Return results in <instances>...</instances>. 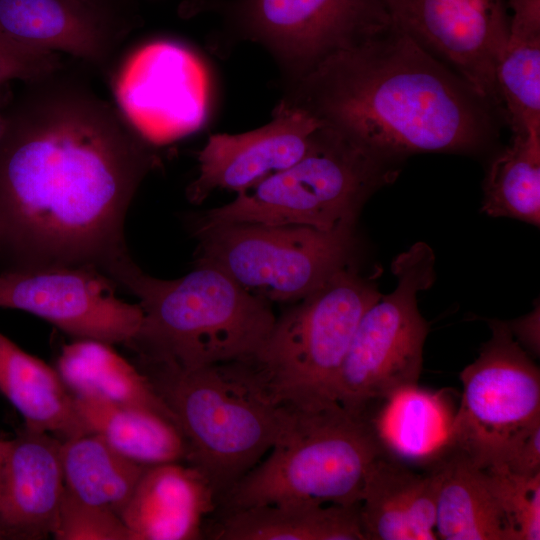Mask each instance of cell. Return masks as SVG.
<instances>
[{"label": "cell", "instance_id": "obj_20", "mask_svg": "<svg viewBox=\"0 0 540 540\" xmlns=\"http://www.w3.org/2000/svg\"><path fill=\"white\" fill-rule=\"evenodd\" d=\"M431 468L437 475L435 533L442 540H513L486 468L447 448Z\"/></svg>", "mask_w": 540, "mask_h": 540}, {"label": "cell", "instance_id": "obj_27", "mask_svg": "<svg viewBox=\"0 0 540 540\" xmlns=\"http://www.w3.org/2000/svg\"><path fill=\"white\" fill-rule=\"evenodd\" d=\"M440 398L417 386L393 395L366 418L385 449L407 458L437 459L447 448L453 418L448 419Z\"/></svg>", "mask_w": 540, "mask_h": 540}, {"label": "cell", "instance_id": "obj_8", "mask_svg": "<svg viewBox=\"0 0 540 540\" xmlns=\"http://www.w3.org/2000/svg\"><path fill=\"white\" fill-rule=\"evenodd\" d=\"M434 265L424 242L392 262L397 285L361 317L336 379L334 398L346 410L371 414L399 391L417 386L429 331L417 295L432 286Z\"/></svg>", "mask_w": 540, "mask_h": 540}, {"label": "cell", "instance_id": "obj_1", "mask_svg": "<svg viewBox=\"0 0 540 540\" xmlns=\"http://www.w3.org/2000/svg\"><path fill=\"white\" fill-rule=\"evenodd\" d=\"M54 75L25 83L8 106L0 255L8 269L87 266L109 276L130 258L125 217L154 156L118 109Z\"/></svg>", "mask_w": 540, "mask_h": 540}, {"label": "cell", "instance_id": "obj_19", "mask_svg": "<svg viewBox=\"0 0 540 540\" xmlns=\"http://www.w3.org/2000/svg\"><path fill=\"white\" fill-rule=\"evenodd\" d=\"M437 475L384 454L366 476L359 516L365 540H435Z\"/></svg>", "mask_w": 540, "mask_h": 540}, {"label": "cell", "instance_id": "obj_24", "mask_svg": "<svg viewBox=\"0 0 540 540\" xmlns=\"http://www.w3.org/2000/svg\"><path fill=\"white\" fill-rule=\"evenodd\" d=\"M56 370L73 396L152 410L175 423L147 376L111 344L76 339L62 347Z\"/></svg>", "mask_w": 540, "mask_h": 540}, {"label": "cell", "instance_id": "obj_35", "mask_svg": "<svg viewBox=\"0 0 540 540\" xmlns=\"http://www.w3.org/2000/svg\"><path fill=\"white\" fill-rule=\"evenodd\" d=\"M9 445V440L0 439V465Z\"/></svg>", "mask_w": 540, "mask_h": 540}, {"label": "cell", "instance_id": "obj_32", "mask_svg": "<svg viewBox=\"0 0 540 540\" xmlns=\"http://www.w3.org/2000/svg\"><path fill=\"white\" fill-rule=\"evenodd\" d=\"M497 467L521 476L540 474V424L520 438Z\"/></svg>", "mask_w": 540, "mask_h": 540}, {"label": "cell", "instance_id": "obj_25", "mask_svg": "<svg viewBox=\"0 0 540 540\" xmlns=\"http://www.w3.org/2000/svg\"><path fill=\"white\" fill-rule=\"evenodd\" d=\"M79 417L89 433L144 466L187 461L186 440L171 419L152 410L74 396Z\"/></svg>", "mask_w": 540, "mask_h": 540}, {"label": "cell", "instance_id": "obj_34", "mask_svg": "<svg viewBox=\"0 0 540 540\" xmlns=\"http://www.w3.org/2000/svg\"><path fill=\"white\" fill-rule=\"evenodd\" d=\"M10 84L11 83L0 86V139L6 127L7 110L12 100V98L10 97V90H9Z\"/></svg>", "mask_w": 540, "mask_h": 540}, {"label": "cell", "instance_id": "obj_6", "mask_svg": "<svg viewBox=\"0 0 540 540\" xmlns=\"http://www.w3.org/2000/svg\"><path fill=\"white\" fill-rule=\"evenodd\" d=\"M382 294L350 264L275 319L264 343L239 360L275 405L311 409L334 398L357 325Z\"/></svg>", "mask_w": 540, "mask_h": 540}, {"label": "cell", "instance_id": "obj_5", "mask_svg": "<svg viewBox=\"0 0 540 540\" xmlns=\"http://www.w3.org/2000/svg\"><path fill=\"white\" fill-rule=\"evenodd\" d=\"M384 454L372 422L337 401L290 409L268 456L218 505L223 511L285 503L357 506L371 465Z\"/></svg>", "mask_w": 540, "mask_h": 540}, {"label": "cell", "instance_id": "obj_21", "mask_svg": "<svg viewBox=\"0 0 540 540\" xmlns=\"http://www.w3.org/2000/svg\"><path fill=\"white\" fill-rule=\"evenodd\" d=\"M0 392L17 409L24 426L61 441L88 434L74 396L56 369L0 333Z\"/></svg>", "mask_w": 540, "mask_h": 540}, {"label": "cell", "instance_id": "obj_3", "mask_svg": "<svg viewBox=\"0 0 540 540\" xmlns=\"http://www.w3.org/2000/svg\"><path fill=\"white\" fill-rule=\"evenodd\" d=\"M110 278L139 300L142 321L126 345L139 361L193 369L243 360L260 348L276 319L270 302L211 265L164 280L130 258Z\"/></svg>", "mask_w": 540, "mask_h": 540}, {"label": "cell", "instance_id": "obj_31", "mask_svg": "<svg viewBox=\"0 0 540 540\" xmlns=\"http://www.w3.org/2000/svg\"><path fill=\"white\" fill-rule=\"evenodd\" d=\"M59 54L23 46L0 33V86L46 79L60 68Z\"/></svg>", "mask_w": 540, "mask_h": 540}, {"label": "cell", "instance_id": "obj_12", "mask_svg": "<svg viewBox=\"0 0 540 540\" xmlns=\"http://www.w3.org/2000/svg\"><path fill=\"white\" fill-rule=\"evenodd\" d=\"M114 286L93 267L11 268L0 273V307L34 314L76 339L127 345L143 312L116 297Z\"/></svg>", "mask_w": 540, "mask_h": 540}, {"label": "cell", "instance_id": "obj_22", "mask_svg": "<svg viewBox=\"0 0 540 540\" xmlns=\"http://www.w3.org/2000/svg\"><path fill=\"white\" fill-rule=\"evenodd\" d=\"M215 540H365L359 505L285 503L223 511Z\"/></svg>", "mask_w": 540, "mask_h": 540}, {"label": "cell", "instance_id": "obj_29", "mask_svg": "<svg viewBox=\"0 0 540 540\" xmlns=\"http://www.w3.org/2000/svg\"><path fill=\"white\" fill-rule=\"evenodd\" d=\"M486 469L504 508L513 540H539L540 474L521 476L502 467Z\"/></svg>", "mask_w": 540, "mask_h": 540}, {"label": "cell", "instance_id": "obj_9", "mask_svg": "<svg viewBox=\"0 0 540 540\" xmlns=\"http://www.w3.org/2000/svg\"><path fill=\"white\" fill-rule=\"evenodd\" d=\"M353 230L198 220L196 264L220 269L268 302H297L350 264Z\"/></svg>", "mask_w": 540, "mask_h": 540}, {"label": "cell", "instance_id": "obj_7", "mask_svg": "<svg viewBox=\"0 0 540 540\" xmlns=\"http://www.w3.org/2000/svg\"><path fill=\"white\" fill-rule=\"evenodd\" d=\"M399 164L321 124L297 162L237 192L199 221L305 225L323 231L354 226L366 200L397 177Z\"/></svg>", "mask_w": 540, "mask_h": 540}, {"label": "cell", "instance_id": "obj_18", "mask_svg": "<svg viewBox=\"0 0 540 540\" xmlns=\"http://www.w3.org/2000/svg\"><path fill=\"white\" fill-rule=\"evenodd\" d=\"M218 506L207 477L184 462L146 467L119 516L131 540L201 539Z\"/></svg>", "mask_w": 540, "mask_h": 540}, {"label": "cell", "instance_id": "obj_16", "mask_svg": "<svg viewBox=\"0 0 540 540\" xmlns=\"http://www.w3.org/2000/svg\"><path fill=\"white\" fill-rule=\"evenodd\" d=\"M62 441L24 426L0 465V540L53 536L65 489Z\"/></svg>", "mask_w": 540, "mask_h": 540}, {"label": "cell", "instance_id": "obj_14", "mask_svg": "<svg viewBox=\"0 0 540 540\" xmlns=\"http://www.w3.org/2000/svg\"><path fill=\"white\" fill-rule=\"evenodd\" d=\"M113 93L125 121L148 142H164L199 126L204 116L202 70L185 48L155 41L121 65Z\"/></svg>", "mask_w": 540, "mask_h": 540}, {"label": "cell", "instance_id": "obj_30", "mask_svg": "<svg viewBox=\"0 0 540 540\" xmlns=\"http://www.w3.org/2000/svg\"><path fill=\"white\" fill-rule=\"evenodd\" d=\"M52 537L57 540H131L126 525L116 512L85 502L66 488Z\"/></svg>", "mask_w": 540, "mask_h": 540}, {"label": "cell", "instance_id": "obj_26", "mask_svg": "<svg viewBox=\"0 0 540 540\" xmlns=\"http://www.w3.org/2000/svg\"><path fill=\"white\" fill-rule=\"evenodd\" d=\"M61 463L70 493L118 515L148 467L123 456L95 433L62 441Z\"/></svg>", "mask_w": 540, "mask_h": 540}, {"label": "cell", "instance_id": "obj_10", "mask_svg": "<svg viewBox=\"0 0 540 540\" xmlns=\"http://www.w3.org/2000/svg\"><path fill=\"white\" fill-rule=\"evenodd\" d=\"M490 339L460 373L463 392L447 448L483 468L499 466L511 447L540 424V371L507 322L489 321Z\"/></svg>", "mask_w": 540, "mask_h": 540}, {"label": "cell", "instance_id": "obj_28", "mask_svg": "<svg viewBox=\"0 0 540 540\" xmlns=\"http://www.w3.org/2000/svg\"><path fill=\"white\" fill-rule=\"evenodd\" d=\"M482 212L540 224V132L512 134L491 161L483 185Z\"/></svg>", "mask_w": 540, "mask_h": 540}, {"label": "cell", "instance_id": "obj_23", "mask_svg": "<svg viewBox=\"0 0 540 540\" xmlns=\"http://www.w3.org/2000/svg\"><path fill=\"white\" fill-rule=\"evenodd\" d=\"M513 11L495 80L512 134L540 132V0H508Z\"/></svg>", "mask_w": 540, "mask_h": 540}, {"label": "cell", "instance_id": "obj_15", "mask_svg": "<svg viewBox=\"0 0 540 540\" xmlns=\"http://www.w3.org/2000/svg\"><path fill=\"white\" fill-rule=\"evenodd\" d=\"M322 123L307 111L281 103L266 125L239 134L211 135L198 154V176L187 188L199 204L213 191L239 192L297 162Z\"/></svg>", "mask_w": 540, "mask_h": 540}, {"label": "cell", "instance_id": "obj_4", "mask_svg": "<svg viewBox=\"0 0 540 540\" xmlns=\"http://www.w3.org/2000/svg\"><path fill=\"white\" fill-rule=\"evenodd\" d=\"M172 413L187 464L209 480L217 503L270 451L290 409L273 404L241 361L182 369L136 360Z\"/></svg>", "mask_w": 540, "mask_h": 540}, {"label": "cell", "instance_id": "obj_17", "mask_svg": "<svg viewBox=\"0 0 540 540\" xmlns=\"http://www.w3.org/2000/svg\"><path fill=\"white\" fill-rule=\"evenodd\" d=\"M122 28L102 0H0V33L95 65L108 60Z\"/></svg>", "mask_w": 540, "mask_h": 540}, {"label": "cell", "instance_id": "obj_33", "mask_svg": "<svg viewBox=\"0 0 540 540\" xmlns=\"http://www.w3.org/2000/svg\"><path fill=\"white\" fill-rule=\"evenodd\" d=\"M539 307L529 314L507 322L508 327L516 341L528 353L539 355L540 335H539Z\"/></svg>", "mask_w": 540, "mask_h": 540}, {"label": "cell", "instance_id": "obj_13", "mask_svg": "<svg viewBox=\"0 0 540 540\" xmlns=\"http://www.w3.org/2000/svg\"><path fill=\"white\" fill-rule=\"evenodd\" d=\"M382 1L396 29L503 114L495 71L508 35L505 0Z\"/></svg>", "mask_w": 540, "mask_h": 540}, {"label": "cell", "instance_id": "obj_11", "mask_svg": "<svg viewBox=\"0 0 540 540\" xmlns=\"http://www.w3.org/2000/svg\"><path fill=\"white\" fill-rule=\"evenodd\" d=\"M233 13L276 58L290 84L391 26L382 0H237Z\"/></svg>", "mask_w": 540, "mask_h": 540}, {"label": "cell", "instance_id": "obj_2", "mask_svg": "<svg viewBox=\"0 0 540 540\" xmlns=\"http://www.w3.org/2000/svg\"><path fill=\"white\" fill-rule=\"evenodd\" d=\"M284 103L398 162L419 152L482 154L502 112L391 26L290 84Z\"/></svg>", "mask_w": 540, "mask_h": 540}]
</instances>
